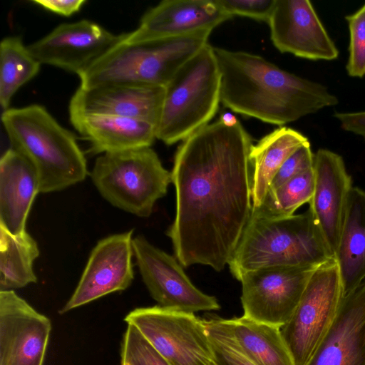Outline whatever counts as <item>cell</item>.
<instances>
[{"label":"cell","mask_w":365,"mask_h":365,"mask_svg":"<svg viewBox=\"0 0 365 365\" xmlns=\"http://www.w3.org/2000/svg\"><path fill=\"white\" fill-rule=\"evenodd\" d=\"M252 145L237 118L223 115L178 147L171 172L176 215L167 235L183 267L228 265L252 210Z\"/></svg>","instance_id":"1"},{"label":"cell","mask_w":365,"mask_h":365,"mask_svg":"<svg viewBox=\"0 0 365 365\" xmlns=\"http://www.w3.org/2000/svg\"><path fill=\"white\" fill-rule=\"evenodd\" d=\"M220 100L233 112L284 125L338 103L324 85L282 69L262 56L214 48Z\"/></svg>","instance_id":"2"},{"label":"cell","mask_w":365,"mask_h":365,"mask_svg":"<svg viewBox=\"0 0 365 365\" xmlns=\"http://www.w3.org/2000/svg\"><path fill=\"white\" fill-rule=\"evenodd\" d=\"M1 122L11 148L35 169L40 192L60 191L85 180L86 159L75 136L43 106L9 108Z\"/></svg>","instance_id":"3"},{"label":"cell","mask_w":365,"mask_h":365,"mask_svg":"<svg viewBox=\"0 0 365 365\" xmlns=\"http://www.w3.org/2000/svg\"><path fill=\"white\" fill-rule=\"evenodd\" d=\"M333 258L309 210L281 218L251 214L228 266L239 280L263 267H317Z\"/></svg>","instance_id":"4"},{"label":"cell","mask_w":365,"mask_h":365,"mask_svg":"<svg viewBox=\"0 0 365 365\" xmlns=\"http://www.w3.org/2000/svg\"><path fill=\"white\" fill-rule=\"evenodd\" d=\"M211 31L152 39L120 41L78 77L79 87L110 84L165 87L177 71L208 43Z\"/></svg>","instance_id":"5"},{"label":"cell","mask_w":365,"mask_h":365,"mask_svg":"<svg viewBox=\"0 0 365 365\" xmlns=\"http://www.w3.org/2000/svg\"><path fill=\"white\" fill-rule=\"evenodd\" d=\"M220 88V71L208 43L165 87L156 138L173 145L209 124L221 103Z\"/></svg>","instance_id":"6"},{"label":"cell","mask_w":365,"mask_h":365,"mask_svg":"<svg viewBox=\"0 0 365 365\" xmlns=\"http://www.w3.org/2000/svg\"><path fill=\"white\" fill-rule=\"evenodd\" d=\"M91 177L112 205L142 217L151 215L172 182L171 173L150 147L104 153L96 159Z\"/></svg>","instance_id":"7"},{"label":"cell","mask_w":365,"mask_h":365,"mask_svg":"<svg viewBox=\"0 0 365 365\" xmlns=\"http://www.w3.org/2000/svg\"><path fill=\"white\" fill-rule=\"evenodd\" d=\"M344 292L335 259L312 274L290 319L281 328L295 365H306L334 323Z\"/></svg>","instance_id":"8"},{"label":"cell","mask_w":365,"mask_h":365,"mask_svg":"<svg viewBox=\"0 0 365 365\" xmlns=\"http://www.w3.org/2000/svg\"><path fill=\"white\" fill-rule=\"evenodd\" d=\"M172 365H217L202 319L160 305L125 317Z\"/></svg>","instance_id":"9"},{"label":"cell","mask_w":365,"mask_h":365,"mask_svg":"<svg viewBox=\"0 0 365 365\" xmlns=\"http://www.w3.org/2000/svg\"><path fill=\"white\" fill-rule=\"evenodd\" d=\"M316 268L274 266L242 274L238 281L243 315L282 328L293 315Z\"/></svg>","instance_id":"10"},{"label":"cell","mask_w":365,"mask_h":365,"mask_svg":"<svg viewBox=\"0 0 365 365\" xmlns=\"http://www.w3.org/2000/svg\"><path fill=\"white\" fill-rule=\"evenodd\" d=\"M133 247L143 281L160 306L194 314L220 309L215 297L192 284L176 258L141 235L133 238Z\"/></svg>","instance_id":"11"},{"label":"cell","mask_w":365,"mask_h":365,"mask_svg":"<svg viewBox=\"0 0 365 365\" xmlns=\"http://www.w3.org/2000/svg\"><path fill=\"white\" fill-rule=\"evenodd\" d=\"M98 24L87 19L61 24L47 35L28 46L41 63L79 76L121 39Z\"/></svg>","instance_id":"12"},{"label":"cell","mask_w":365,"mask_h":365,"mask_svg":"<svg viewBox=\"0 0 365 365\" xmlns=\"http://www.w3.org/2000/svg\"><path fill=\"white\" fill-rule=\"evenodd\" d=\"M133 233V230H129L98 242L74 292L60 314L108 294L125 290L131 284L134 277Z\"/></svg>","instance_id":"13"},{"label":"cell","mask_w":365,"mask_h":365,"mask_svg":"<svg viewBox=\"0 0 365 365\" xmlns=\"http://www.w3.org/2000/svg\"><path fill=\"white\" fill-rule=\"evenodd\" d=\"M51 324L14 290L0 291V365H43Z\"/></svg>","instance_id":"14"},{"label":"cell","mask_w":365,"mask_h":365,"mask_svg":"<svg viewBox=\"0 0 365 365\" xmlns=\"http://www.w3.org/2000/svg\"><path fill=\"white\" fill-rule=\"evenodd\" d=\"M281 53L312 61H332L339 51L308 0H276L267 22Z\"/></svg>","instance_id":"15"},{"label":"cell","mask_w":365,"mask_h":365,"mask_svg":"<svg viewBox=\"0 0 365 365\" xmlns=\"http://www.w3.org/2000/svg\"><path fill=\"white\" fill-rule=\"evenodd\" d=\"M315 182L309 212L334 258L350 190L351 178L339 154L319 149L314 153Z\"/></svg>","instance_id":"16"},{"label":"cell","mask_w":365,"mask_h":365,"mask_svg":"<svg viewBox=\"0 0 365 365\" xmlns=\"http://www.w3.org/2000/svg\"><path fill=\"white\" fill-rule=\"evenodd\" d=\"M232 16L217 0H165L146 11L138 27L122 34V41L135 43L210 31Z\"/></svg>","instance_id":"17"},{"label":"cell","mask_w":365,"mask_h":365,"mask_svg":"<svg viewBox=\"0 0 365 365\" xmlns=\"http://www.w3.org/2000/svg\"><path fill=\"white\" fill-rule=\"evenodd\" d=\"M164 87L110 84L78 87L71 98L69 114H99L145 120L158 125Z\"/></svg>","instance_id":"18"},{"label":"cell","mask_w":365,"mask_h":365,"mask_svg":"<svg viewBox=\"0 0 365 365\" xmlns=\"http://www.w3.org/2000/svg\"><path fill=\"white\" fill-rule=\"evenodd\" d=\"M306 365H365V282L344 295L334 323Z\"/></svg>","instance_id":"19"},{"label":"cell","mask_w":365,"mask_h":365,"mask_svg":"<svg viewBox=\"0 0 365 365\" xmlns=\"http://www.w3.org/2000/svg\"><path fill=\"white\" fill-rule=\"evenodd\" d=\"M40 185L29 161L11 148L0 159V227L13 235L24 231Z\"/></svg>","instance_id":"20"},{"label":"cell","mask_w":365,"mask_h":365,"mask_svg":"<svg viewBox=\"0 0 365 365\" xmlns=\"http://www.w3.org/2000/svg\"><path fill=\"white\" fill-rule=\"evenodd\" d=\"M73 128L90 143L93 153L150 147L156 138L152 123L110 115L70 113Z\"/></svg>","instance_id":"21"},{"label":"cell","mask_w":365,"mask_h":365,"mask_svg":"<svg viewBox=\"0 0 365 365\" xmlns=\"http://www.w3.org/2000/svg\"><path fill=\"white\" fill-rule=\"evenodd\" d=\"M344 295L365 282V191L352 187L334 255Z\"/></svg>","instance_id":"22"},{"label":"cell","mask_w":365,"mask_h":365,"mask_svg":"<svg viewBox=\"0 0 365 365\" xmlns=\"http://www.w3.org/2000/svg\"><path fill=\"white\" fill-rule=\"evenodd\" d=\"M309 143L300 132L280 126L252 145L250 159L252 164V207H259L276 173L297 149Z\"/></svg>","instance_id":"23"},{"label":"cell","mask_w":365,"mask_h":365,"mask_svg":"<svg viewBox=\"0 0 365 365\" xmlns=\"http://www.w3.org/2000/svg\"><path fill=\"white\" fill-rule=\"evenodd\" d=\"M222 320L240 349L255 365H295L280 327L244 315Z\"/></svg>","instance_id":"24"},{"label":"cell","mask_w":365,"mask_h":365,"mask_svg":"<svg viewBox=\"0 0 365 365\" xmlns=\"http://www.w3.org/2000/svg\"><path fill=\"white\" fill-rule=\"evenodd\" d=\"M39 255L37 242L26 231L13 235L0 227V291L36 283L33 267Z\"/></svg>","instance_id":"25"},{"label":"cell","mask_w":365,"mask_h":365,"mask_svg":"<svg viewBox=\"0 0 365 365\" xmlns=\"http://www.w3.org/2000/svg\"><path fill=\"white\" fill-rule=\"evenodd\" d=\"M41 63L33 56L19 36H7L0 43V105L9 108L16 92L34 78Z\"/></svg>","instance_id":"26"},{"label":"cell","mask_w":365,"mask_h":365,"mask_svg":"<svg viewBox=\"0 0 365 365\" xmlns=\"http://www.w3.org/2000/svg\"><path fill=\"white\" fill-rule=\"evenodd\" d=\"M314 167L292 178L266 194L262 204L252 207V215L266 218H281L294 215L302 205L309 202L314 188Z\"/></svg>","instance_id":"27"},{"label":"cell","mask_w":365,"mask_h":365,"mask_svg":"<svg viewBox=\"0 0 365 365\" xmlns=\"http://www.w3.org/2000/svg\"><path fill=\"white\" fill-rule=\"evenodd\" d=\"M202 318L217 365H255L242 351L222 318L208 314Z\"/></svg>","instance_id":"28"},{"label":"cell","mask_w":365,"mask_h":365,"mask_svg":"<svg viewBox=\"0 0 365 365\" xmlns=\"http://www.w3.org/2000/svg\"><path fill=\"white\" fill-rule=\"evenodd\" d=\"M121 364L127 365H172L131 324H128L123 337Z\"/></svg>","instance_id":"29"},{"label":"cell","mask_w":365,"mask_h":365,"mask_svg":"<svg viewBox=\"0 0 365 365\" xmlns=\"http://www.w3.org/2000/svg\"><path fill=\"white\" fill-rule=\"evenodd\" d=\"M345 18L349 31L346 70L351 77L362 78L365 76V4Z\"/></svg>","instance_id":"30"},{"label":"cell","mask_w":365,"mask_h":365,"mask_svg":"<svg viewBox=\"0 0 365 365\" xmlns=\"http://www.w3.org/2000/svg\"><path fill=\"white\" fill-rule=\"evenodd\" d=\"M314 154L310 143L297 149L282 165L274 177L269 189H274L292 178L314 167Z\"/></svg>","instance_id":"31"},{"label":"cell","mask_w":365,"mask_h":365,"mask_svg":"<svg viewBox=\"0 0 365 365\" xmlns=\"http://www.w3.org/2000/svg\"><path fill=\"white\" fill-rule=\"evenodd\" d=\"M230 16H241L268 22L276 0H217Z\"/></svg>","instance_id":"32"},{"label":"cell","mask_w":365,"mask_h":365,"mask_svg":"<svg viewBox=\"0 0 365 365\" xmlns=\"http://www.w3.org/2000/svg\"><path fill=\"white\" fill-rule=\"evenodd\" d=\"M31 3L36 4L43 9L52 13L70 16L78 12L86 3L85 0H32Z\"/></svg>","instance_id":"33"},{"label":"cell","mask_w":365,"mask_h":365,"mask_svg":"<svg viewBox=\"0 0 365 365\" xmlns=\"http://www.w3.org/2000/svg\"><path fill=\"white\" fill-rule=\"evenodd\" d=\"M334 116L343 130L358 135L365 140V111L336 112Z\"/></svg>","instance_id":"34"},{"label":"cell","mask_w":365,"mask_h":365,"mask_svg":"<svg viewBox=\"0 0 365 365\" xmlns=\"http://www.w3.org/2000/svg\"><path fill=\"white\" fill-rule=\"evenodd\" d=\"M121 365H127L126 364H121Z\"/></svg>","instance_id":"35"}]
</instances>
